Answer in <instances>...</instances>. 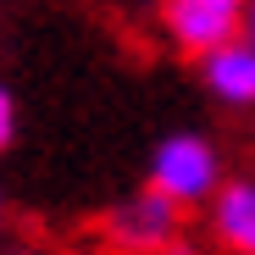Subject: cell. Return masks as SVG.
Returning <instances> with one entry per match:
<instances>
[{"mask_svg":"<svg viewBox=\"0 0 255 255\" xmlns=\"http://www.w3.org/2000/svg\"><path fill=\"white\" fill-rule=\"evenodd\" d=\"M150 183L161 194H172L178 205H200V200H217L222 161H217V150H211L200 133H172L150 155Z\"/></svg>","mask_w":255,"mask_h":255,"instance_id":"6da1fadb","label":"cell"},{"mask_svg":"<svg viewBox=\"0 0 255 255\" xmlns=\"http://www.w3.org/2000/svg\"><path fill=\"white\" fill-rule=\"evenodd\" d=\"M178 200L172 194H161L155 183L150 189H139V194H128L111 217H106V233H111V244H122V250H172V239H178Z\"/></svg>","mask_w":255,"mask_h":255,"instance_id":"7a4b0ae2","label":"cell"},{"mask_svg":"<svg viewBox=\"0 0 255 255\" xmlns=\"http://www.w3.org/2000/svg\"><path fill=\"white\" fill-rule=\"evenodd\" d=\"M244 6L250 0H161V22L172 33V45H183L189 56H205L244 28Z\"/></svg>","mask_w":255,"mask_h":255,"instance_id":"3957f363","label":"cell"},{"mask_svg":"<svg viewBox=\"0 0 255 255\" xmlns=\"http://www.w3.org/2000/svg\"><path fill=\"white\" fill-rule=\"evenodd\" d=\"M200 72H205V89L217 100L255 106V45H250V39H228V45L205 50L200 56Z\"/></svg>","mask_w":255,"mask_h":255,"instance_id":"277c9868","label":"cell"},{"mask_svg":"<svg viewBox=\"0 0 255 255\" xmlns=\"http://www.w3.org/2000/svg\"><path fill=\"white\" fill-rule=\"evenodd\" d=\"M211 228L233 255H255V183H228L217 189L211 205Z\"/></svg>","mask_w":255,"mask_h":255,"instance_id":"5b68a950","label":"cell"},{"mask_svg":"<svg viewBox=\"0 0 255 255\" xmlns=\"http://www.w3.org/2000/svg\"><path fill=\"white\" fill-rule=\"evenodd\" d=\"M11 133H17V100H11L6 83H0V150L11 144Z\"/></svg>","mask_w":255,"mask_h":255,"instance_id":"8992f818","label":"cell"},{"mask_svg":"<svg viewBox=\"0 0 255 255\" xmlns=\"http://www.w3.org/2000/svg\"><path fill=\"white\" fill-rule=\"evenodd\" d=\"M244 39H250V45H255V0H250V6H244Z\"/></svg>","mask_w":255,"mask_h":255,"instance_id":"52a82bcc","label":"cell"}]
</instances>
